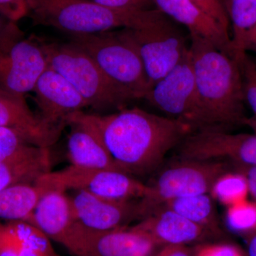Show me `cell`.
Listing matches in <instances>:
<instances>
[{
    "instance_id": "obj_23",
    "label": "cell",
    "mask_w": 256,
    "mask_h": 256,
    "mask_svg": "<svg viewBox=\"0 0 256 256\" xmlns=\"http://www.w3.org/2000/svg\"><path fill=\"white\" fill-rule=\"evenodd\" d=\"M230 28L234 58L247 53L249 35L256 26V0H224Z\"/></svg>"
},
{
    "instance_id": "obj_7",
    "label": "cell",
    "mask_w": 256,
    "mask_h": 256,
    "mask_svg": "<svg viewBox=\"0 0 256 256\" xmlns=\"http://www.w3.org/2000/svg\"><path fill=\"white\" fill-rule=\"evenodd\" d=\"M35 183L45 191L80 190L114 202L140 200L148 188L146 184L124 172L73 165L60 171L48 172L37 178Z\"/></svg>"
},
{
    "instance_id": "obj_8",
    "label": "cell",
    "mask_w": 256,
    "mask_h": 256,
    "mask_svg": "<svg viewBox=\"0 0 256 256\" xmlns=\"http://www.w3.org/2000/svg\"><path fill=\"white\" fill-rule=\"evenodd\" d=\"M144 99L166 117L182 121L194 132L208 129L197 95L191 54L146 92Z\"/></svg>"
},
{
    "instance_id": "obj_2",
    "label": "cell",
    "mask_w": 256,
    "mask_h": 256,
    "mask_svg": "<svg viewBox=\"0 0 256 256\" xmlns=\"http://www.w3.org/2000/svg\"><path fill=\"white\" fill-rule=\"evenodd\" d=\"M190 36L197 95L208 129L244 126L248 116L239 62L204 38Z\"/></svg>"
},
{
    "instance_id": "obj_34",
    "label": "cell",
    "mask_w": 256,
    "mask_h": 256,
    "mask_svg": "<svg viewBox=\"0 0 256 256\" xmlns=\"http://www.w3.org/2000/svg\"><path fill=\"white\" fill-rule=\"evenodd\" d=\"M152 256H194V250L190 246H163L158 248Z\"/></svg>"
},
{
    "instance_id": "obj_24",
    "label": "cell",
    "mask_w": 256,
    "mask_h": 256,
    "mask_svg": "<svg viewBox=\"0 0 256 256\" xmlns=\"http://www.w3.org/2000/svg\"><path fill=\"white\" fill-rule=\"evenodd\" d=\"M50 151L40 158L22 162H0V192L20 182H35L42 174L50 171Z\"/></svg>"
},
{
    "instance_id": "obj_31",
    "label": "cell",
    "mask_w": 256,
    "mask_h": 256,
    "mask_svg": "<svg viewBox=\"0 0 256 256\" xmlns=\"http://www.w3.org/2000/svg\"><path fill=\"white\" fill-rule=\"evenodd\" d=\"M205 12L212 16L222 28L230 34V24L224 6V0H192Z\"/></svg>"
},
{
    "instance_id": "obj_4",
    "label": "cell",
    "mask_w": 256,
    "mask_h": 256,
    "mask_svg": "<svg viewBox=\"0 0 256 256\" xmlns=\"http://www.w3.org/2000/svg\"><path fill=\"white\" fill-rule=\"evenodd\" d=\"M40 42L48 66L76 89L88 107L98 111L119 110L139 99L109 78L90 56L74 44Z\"/></svg>"
},
{
    "instance_id": "obj_15",
    "label": "cell",
    "mask_w": 256,
    "mask_h": 256,
    "mask_svg": "<svg viewBox=\"0 0 256 256\" xmlns=\"http://www.w3.org/2000/svg\"><path fill=\"white\" fill-rule=\"evenodd\" d=\"M66 122L70 127L67 156L70 165L124 172L111 156L90 114L82 111L75 112L67 118Z\"/></svg>"
},
{
    "instance_id": "obj_25",
    "label": "cell",
    "mask_w": 256,
    "mask_h": 256,
    "mask_svg": "<svg viewBox=\"0 0 256 256\" xmlns=\"http://www.w3.org/2000/svg\"><path fill=\"white\" fill-rule=\"evenodd\" d=\"M210 194L226 207L246 200L250 195L246 176L236 169L226 172L216 180Z\"/></svg>"
},
{
    "instance_id": "obj_37",
    "label": "cell",
    "mask_w": 256,
    "mask_h": 256,
    "mask_svg": "<svg viewBox=\"0 0 256 256\" xmlns=\"http://www.w3.org/2000/svg\"><path fill=\"white\" fill-rule=\"evenodd\" d=\"M254 50L256 52V26L249 35L247 42V50Z\"/></svg>"
},
{
    "instance_id": "obj_12",
    "label": "cell",
    "mask_w": 256,
    "mask_h": 256,
    "mask_svg": "<svg viewBox=\"0 0 256 256\" xmlns=\"http://www.w3.org/2000/svg\"><path fill=\"white\" fill-rule=\"evenodd\" d=\"M48 67L38 40L34 36L22 38L0 55V88L24 96L33 92Z\"/></svg>"
},
{
    "instance_id": "obj_35",
    "label": "cell",
    "mask_w": 256,
    "mask_h": 256,
    "mask_svg": "<svg viewBox=\"0 0 256 256\" xmlns=\"http://www.w3.org/2000/svg\"><path fill=\"white\" fill-rule=\"evenodd\" d=\"M236 170L242 172L246 176L248 182L250 195L252 200L256 202V166H246L240 165H234Z\"/></svg>"
},
{
    "instance_id": "obj_22",
    "label": "cell",
    "mask_w": 256,
    "mask_h": 256,
    "mask_svg": "<svg viewBox=\"0 0 256 256\" xmlns=\"http://www.w3.org/2000/svg\"><path fill=\"white\" fill-rule=\"evenodd\" d=\"M160 208L171 210L182 216L190 222L208 230L216 238L223 236V230L216 210L214 200L210 194L170 200L158 210Z\"/></svg>"
},
{
    "instance_id": "obj_29",
    "label": "cell",
    "mask_w": 256,
    "mask_h": 256,
    "mask_svg": "<svg viewBox=\"0 0 256 256\" xmlns=\"http://www.w3.org/2000/svg\"><path fill=\"white\" fill-rule=\"evenodd\" d=\"M194 250V256H245L240 248L228 242H201Z\"/></svg>"
},
{
    "instance_id": "obj_3",
    "label": "cell",
    "mask_w": 256,
    "mask_h": 256,
    "mask_svg": "<svg viewBox=\"0 0 256 256\" xmlns=\"http://www.w3.org/2000/svg\"><path fill=\"white\" fill-rule=\"evenodd\" d=\"M34 25L50 26L72 35L92 34L116 28H144L163 14L156 9H112L92 0H26Z\"/></svg>"
},
{
    "instance_id": "obj_26",
    "label": "cell",
    "mask_w": 256,
    "mask_h": 256,
    "mask_svg": "<svg viewBox=\"0 0 256 256\" xmlns=\"http://www.w3.org/2000/svg\"><path fill=\"white\" fill-rule=\"evenodd\" d=\"M50 152L28 142L10 128L0 127V162H22L40 158Z\"/></svg>"
},
{
    "instance_id": "obj_1",
    "label": "cell",
    "mask_w": 256,
    "mask_h": 256,
    "mask_svg": "<svg viewBox=\"0 0 256 256\" xmlns=\"http://www.w3.org/2000/svg\"><path fill=\"white\" fill-rule=\"evenodd\" d=\"M89 114L116 164L134 178L158 170L166 154L194 132L186 122L138 108Z\"/></svg>"
},
{
    "instance_id": "obj_33",
    "label": "cell",
    "mask_w": 256,
    "mask_h": 256,
    "mask_svg": "<svg viewBox=\"0 0 256 256\" xmlns=\"http://www.w3.org/2000/svg\"><path fill=\"white\" fill-rule=\"evenodd\" d=\"M97 4L122 10H148L156 9L152 0H92Z\"/></svg>"
},
{
    "instance_id": "obj_14",
    "label": "cell",
    "mask_w": 256,
    "mask_h": 256,
    "mask_svg": "<svg viewBox=\"0 0 256 256\" xmlns=\"http://www.w3.org/2000/svg\"><path fill=\"white\" fill-rule=\"evenodd\" d=\"M33 92L40 117L54 127H65L69 116L88 107L76 89L50 66L38 78Z\"/></svg>"
},
{
    "instance_id": "obj_11",
    "label": "cell",
    "mask_w": 256,
    "mask_h": 256,
    "mask_svg": "<svg viewBox=\"0 0 256 256\" xmlns=\"http://www.w3.org/2000/svg\"><path fill=\"white\" fill-rule=\"evenodd\" d=\"M63 246L74 256H152L159 248L133 226L95 232L76 222Z\"/></svg>"
},
{
    "instance_id": "obj_16",
    "label": "cell",
    "mask_w": 256,
    "mask_h": 256,
    "mask_svg": "<svg viewBox=\"0 0 256 256\" xmlns=\"http://www.w3.org/2000/svg\"><path fill=\"white\" fill-rule=\"evenodd\" d=\"M0 127L10 128L31 144L48 149L56 143L64 128L50 126L34 114L24 96L2 88Z\"/></svg>"
},
{
    "instance_id": "obj_27",
    "label": "cell",
    "mask_w": 256,
    "mask_h": 256,
    "mask_svg": "<svg viewBox=\"0 0 256 256\" xmlns=\"http://www.w3.org/2000/svg\"><path fill=\"white\" fill-rule=\"evenodd\" d=\"M225 218L230 230L246 238L256 232V202L248 198L226 207Z\"/></svg>"
},
{
    "instance_id": "obj_13",
    "label": "cell",
    "mask_w": 256,
    "mask_h": 256,
    "mask_svg": "<svg viewBox=\"0 0 256 256\" xmlns=\"http://www.w3.org/2000/svg\"><path fill=\"white\" fill-rule=\"evenodd\" d=\"M68 196L76 222L89 230L108 232L139 220L138 200L110 201L80 190H72Z\"/></svg>"
},
{
    "instance_id": "obj_21",
    "label": "cell",
    "mask_w": 256,
    "mask_h": 256,
    "mask_svg": "<svg viewBox=\"0 0 256 256\" xmlns=\"http://www.w3.org/2000/svg\"><path fill=\"white\" fill-rule=\"evenodd\" d=\"M47 191L35 182H20L0 192V220L30 223L34 210Z\"/></svg>"
},
{
    "instance_id": "obj_20",
    "label": "cell",
    "mask_w": 256,
    "mask_h": 256,
    "mask_svg": "<svg viewBox=\"0 0 256 256\" xmlns=\"http://www.w3.org/2000/svg\"><path fill=\"white\" fill-rule=\"evenodd\" d=\"M0 256H60L50 239L32 224L0 220Z\"/></svg>"
},
{
    "instance_id": "obj_6",
    "label": "cell",
    "mask_w": 256,
    "mask_h": 256,
    "mask_svg": "<svg viewBox=\"0 0 256 256\" xmlns=\"http://www.w3.org/2000/svg\"><path fill=\"white\" fill-rule=\"evenodd\" d=\"M178 159L146 184V195L138 202L140 220L170 200L210 194L218 176L235 169L227 161Z\"/></svg>"
},
{
    "instance_id": "obj_17",
    "label": "cell",
    "mask_w": 256,
    "mask_h": 256,
    "mask_svg": "<svg viewBox=\"0 0 256 256\" xmlns=\"http://www.w3.org/2000/svg\"><path fill=\"white\" fill-rule=\"evenodd\" d=\"M156 9L234 58L230 33L192 0H152Z\"/></svg>"
},
{
    "instance_id": "obj_28",
    "label": "cell",
    "mask_w": 256,
    "mask_h": 256,
    "mask_svg": "<svg viewBox=\"0 0 256 256\" xmlns=\"http://www.w3.org/2000/svg\"><path fill=\"white\" fill-rule=\"evenodd\" d=\"M238 62L242 72L244 100L252 112V116L247 117L244 126L256 133V58L246 53Z\"/></svg>"
},
{
    "instance_id": "obj_30",
    "label": "cell",
    "mask_w": 256,
    "mask_h": 256,
    "mask_svg": "<svg viewBox=\"0 0 256 256\" xmlns=\"http://www.w3.org/2000/svg\"><path fill=\"white\" fill-rule=\"evenodd\" d=\"M24 38V32L16 22L0 16V55Z\"/></svg>"
},
{
    "instance_id": "obj_36",
    "label": "cell",
    "mask_w": 256,
    "mask_h": 256,
    "mask_svg": "<svg viewBox=\"0 0 256 256\" xmlns=\"http://www.w3.org/2000/svg\"><path fill=\"white\" fill-rule=\"evenodd\" d=\"M245 239L246 240L248 256H256V232L249 235Z\"/></svg>"
},
{
    "instance_id": "obj_5",
    "label": "cell",
    "mask_w": 256,
    "mask_h": 256,
    "mask_svg": "<svg viewBox=\"0 0 256 256\" xmlns=\"http://www.w3.org/2000/svg\"><path fill=\"white\" fill-rule=\"evenodd\" d=\"M70 42L90 56L114 82L134 92L138 98H144L149 82L130 28L72 35Z\"/></svg>"
},
{
    "instance_id": "obj_19",
    "label": "cell",
    "mask_w": 256,
    "mask_h": 256,
    "mask_svg": "<svg viewBox=\"0 0 256 256\" xmlns=\"http://www.w3.org/2000/svg\"><path fill=\"white\" fill-rule=\"evenodd\" d=\"M75 223L67 192L50 190L42 195L28 224L64 246Z\"/></svg>"
},
{
    "instance_id": "obj_32",
    "label": "cell",
    "mask_w": 256,
    "mask_h": 256,
    "mask_svg": "<svg viewBox=\"0 0 256 256\" xmlns=\"http://www.w3.org/2000/svg\"><path fill=\"white\" fill-rule=\"evenodd\" d=\"M28 14L26 0H0V14L6 20L16 22Z\"/></svg>"
},
{
    "instance_id": "obj_18",
    "label": "cell",
    "mask_w": 256,
    "mask_h": 256,
    "mask_svg": "<svg viewBox=\"0 0 256 256\" xmlns=\"http://www.w3.org/2000/svg\"><path fill=\"white\" fill-rule=\"evenodd\" d=\"M158 246H190L216 238L208 230L172 210L160 208L133 225Z\"/></svg>"
},
{
    "instance_id": "obj_10",
    "label": "cell",
    "mask_w": 256,
    "mask_h": 256,
    "mask_svg": "<svg viewBox=\"0 0 256 256\" xmlns=\"http://www.w3.org/2000/svg\"><path fill=\"white\" fill-rule=\"evenodd\" d=\"M178 158L220 160L233 165L256 166V133H230L207 129L188 134L176 148Z\"/></svg>"
},
{
    "instance_id": "obj_9",
    "label": "cell",
    "mask_w": 256,
    "mask_h": 256,
    "mask_svg": "<svg viewBox=\"0 0 256 256\" xmlns=\"http://www.w3.org/2000/svg\"><path fill=\"white\" fill-rule=\"evenodd\" d=\"M130 32L144 64L150 89L190 52V35L166 15L144 28H130Z\"/></svg>"
}]
</instances>
